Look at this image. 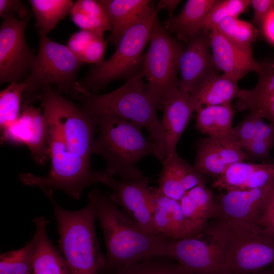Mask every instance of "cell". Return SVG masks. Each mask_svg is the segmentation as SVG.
Here are the masks:
<instances>
[{
	"mask_svg": "<svg viewBox=\"0 0 274 274\" xmlns=\"http://www.w3.org/2000/svg\"><path fill=\"white\" fill-rule=\"evenodd\" d=\"M104 235L106 263L101 274H113L152 257L166 256L169 239L147 232L98 188L89 194Z\"/></svg>",
	"mask_w": 274,
	"mask_h": 274,
	"instance_id": "6da1fadb",
	"label": "cell"
},
{
	"mask_svg": "<svg viewBox=\"0 0 274 274\" xmlns=\"http://www.w3.org/2000/svg\"><path fill=\"white\" fill-rule=\"evenodd\" d=\"M144 78L141 70L121 87L103 94L92 93L78 82L73 95L80 104V109L91 117L111 115L145 127L149 139L165 152V133L157 115L159 100Z\"/></svg>",
	"mask_w": 274,
	"mask_h": 274,
	"instance_id": "7a4b0ae2",
	"label": "cell"
},
{
	"mask_svg": "<svg viewBox=\"0 0 274 274\" xmlns=\"http://www.w3.org/2000/svg\"><path fill=\"white\" fill-rule=\"evenodd\" d=\"M94 118L99 132L92 153L104 158L105 172L109 177L124 178L142 175L136 164L146 156L153 155L161 161L164 159V150L143 135L141 126L111 115Z\"/></svg>",
	"mask_w": 274,
	"mask_h": 274,
	"instance_id": "3957f363",
	"label": "cell"
},
{
	"mask_svg": "<svg viewBox=\"0 0 274 274\" xmlns=\"http://www.w3.org/2000/svg\"><path fill=\"white\" fill-rule=\"evenodd\" d=\"M50 200L57 223L59 248L72 274H99L106 256L100 248L92 201L77 211L67 210L56 201L53 190H44Z\"/></svg>",
	"mask_w": 274,
	"mask_h": 274,
	"instance_id": "277c9868",
	"label": "cell"
},
{
	"mask_svg": "<svg viewBox=\"0 0 274 274\" xmlns=\"http://www.w3.org/2000/svg\"><path fill=\"white\" fill-rule=\"evenodd\" d=\"M49 144L51 166L46 177L30 173L19 174L24 184L45 189H57L75 199L79 200L87 187L96 183L106 184L108 175L105 172L95 171L88 161L72 152L59 131L49 124Z\"/></svg>",
	"mask_w": 274,
	"mask_h": 274,
	"instance_id": "5b68a950",
	"label": "cell"
},
{
	"mask_svg": "<svg viewBox=\"0 0 274 274\" xmlns=\"http://www.w3.org/2000/svg\"><path fill=\"white\" fill-rule=\"evenodd\" d=\"M157 11L153 9L123 35L117 48L107 60L96 65L82 79L79 85L94 94L110 82L117 79H131L141 70L144 50L149 43Z\"/></svg>",
	"mask_w": 274,
	"mask_h": 274,
	"instance_id": "8992f818",
	"label": "cell"
},
{
	"mask_svg": "<svg viewBox=\"0 0 274 274\" xmlns=\"http://www.w3.org/2000/svg\"><path fill=\"white\" fill-rule=\"evenodd\" d=\"M84 64L66 45L55 42L47 36H40L38 53L23 80V104L30 105L39 100L42 88L51 85H55L61 94H73L78 81V72Z\"/></svg>",
	"mask_w": 274,
	"mask_h": 274,
	"instance_id": "52a82bcc",
	"label": "cell"
},
{
	"mask_svg": "<svg viewBox=\"0 0 274 274\" xmlns=\"http://www.w3.org/2000/svg\"><path fill=\"white\" fill-rule=\"evenodd\" d=\"M228 241L227 230L215 221L195 236L169 238L166 256L178 262L187 274H227Z\"/></svg>",
	"mask_w": 274,
	"mask_h": 274,
	"instance_id": "ba28073f",
	"label": "cell"
},
{
	"mask_svg": "<svg viewBox=\"0 0 274 274\" xmlns=\"http://www.w3.org/2000/svg\"><path fill=\"white\" fill-rule=\"evenodd\" d=\"M39 100L48 124L59 131L68 148L90 161L97 126L94 118L51 86L42 88Z\"/></svg>",
	"mask_w": 274,
	"mask_h": 274,
	"instance_id": "9c48e42d",
	"label": "cell"
},
{
	"mask_svg": "<svg viewBox=\"0 0 274 274\" xmlns=\"http://www.w3.org/2000/svg\"><path fill=\"white\" fill-rule=\"evenodd\" d=\"M183 43L169 34L155 19L144 55L141 71L151 90L158 97L159 104L179 88V60Z\"/></svg>",
	"mask_w": 274,
	"mask_h": 274,
	"instance_id": "30bf717a",
	"label": "cell"
},
{
	"mask_svg": "<svg viewBox=\"0 0 274 274\" xmlns=\"http://www.w3.org/2000/svg\"><path fill=\"white\" fill-rule=\"evenodd\" d=\"M226 230L227 274H254L274 265V234L262 228Z\"/></svg>",
	"mask_w": 274,
	"mask_h": 274,
	"instance_id": "8fae6325",
	"label": "cell"
},
{
	"mask_svg": "<svg viewBox=\"0 0 274 274\" xmlns=\"http://www.w3.org/2000/svg\"><path fill=\"white\" fill-rule=\"evenodd\" d=\"M32 12L24 19L8 17L0 27V83L23 81L36 55L27 44L25 31Z\"/></svg>",
	"mask_w": 274,
	"mask_h": 274,
	"instance_id": "7c38bea8",
	"label": "cell"
},
{
	"mask_svg": "<svg viewBox=\"0 0 274 274\" xmlns=\"http://www.w3.org/2000/svg\"><path fill=\"white\" fill-rule=\"evenodd\" d=\"M273 189L274 182L259 188L228 191L217 196L216 221L229 230L262 228L258 220Z\"/></svg>",
	"mask_w": 274,
	"mask_h": 274,
	"instance_id": "4fadbf2b",
	"label": "cell"
},
{
	"mask_svg": "<svg viewBox=\"0 0 274 274\" xmlns=\"http://www.w3.org/2000/svg\"><path fill=\"white\" fill-rule=\"evenodd\" d=\"M2 144L25 145L39 165H44L50 158L49 128L42 108L23 104L18 119L1 130Z\"/></svg>",
	"mask_w": 274,
	"mask_h": 274,
	"instance_id": "5bb4252c",
	"label": "cell"
},
{
	"mask_svg": "<svg viewBox=\"0 0 274 274\" xmlns=\"http://www.w3.org/2000/svg\"><path fill=\"white\" fill-rule=\"evenodd\" d=\"M149 183L148 178L142 174L118 179L109 176L106 185L112 189L109 196L116 204L121 207L144 230L157 234L154 226Z\"/></svg>",
	"mask_w": 274,
	"mask_h": 274,
	"instance_id": "9a60e30c",
	"label": "cell"
},
{
	"mask_svg": "<svg viewBox=\"0 0 274 274\" xmlns=\"http://www.w3.org/2000/svg\"><path fill=\"white\" fill-rule=\"evenodd\" d=\"M186 45L179 60V89L190 94L208 78L220 71L211 52L209 33L202 30Z\"/></svg>",
	"mask_w": 274,
	"mask_h": 274,
	"instance_id": "2e32d148",
	"label": "cell"
},
{
	"mask_svg": "<svg viewBox=\"0 0 274 274\" xmlns=\"http://www.w3.org/2000/svg\"><path fill=\"white\" fill-rule=\"evenodd\" d=\"M209 38L215 64L223 74L238 81L250 72L261 71L263 62L254 59L252 48L233 43L216 29L209 33Z\"/></svg>",
	"mask_w": 274,
	"mask_h": 274,
	"instance_id": "e0dca14e",
	"label": "cell"
},
{
	"mask_svg": "<svg viewBox=\"0 0 274 274\" xmlns=\"http://www.w3.org/2000/svg\"><path fill=\"white\" fill-rule=\"evenodd\" d=\"M153 223L156 232L171 239L195 236L201 231L184 216L179 201L169 198L157 188L150 187Z\"/></svg>",
	"mask_w": 274,
	"mask_h": 274,
	"instance_id": "ac0fdd59",
	"label": "cell"
},
{
	"mask_svg": "<svg viewBox=\"0 0 274 274\" xmlns=\"http://www.w3.org/2000/svg\"><path fill=\"white\" fill-rule=\"evenodd\" d=\"M163 110L160 123L165 136V155L176 153L178 143L187 128L196 109L190 94L179 88L160 104Z\"/></svg>",
	"mask_w": 274,
	"mask_h": 274,
	"instance_id": "d6986e66",
	"label": "cell"
},
{
	"mask_svg": "<svg viewBox=\"0 0 274 274\" xmlns=\"http://www.w3.org/2000/svg\"><path fill=\"white\" fill-rule=\"evenodd\" d=\"M196 156L193 165L196 170L216 178L230 165L250 160L248 154L238 145L227 144L209 136L195 144Z\"/></svg>",
	"mask_w": 274,
	"mask_h": 274,
	"instance_id": "ffe728a7",
	"label": "cell"
},
{
	"mask_svg": "<svg viewBox=\"0 0 274 274\" xmlns=\"http://www.w3.org/2000/svg\"><path fill=\"white\" fill-rule=\"evenodd\" d=\"M158 180V190L164 195L179 201L187 191L205 184L201 174L177 154L165 155Z\"/></svg>",
	"mask_w": 274,
	"mask_h": 274,
	"instance_id": "44dd1931",
	"label": "cell"
},
{
	"mask_svg": "<svg viewBox=\"0 0 274 274\" xmlns=\"http://www.w3.org/2000/svg\"><path fill=\"white\" fill-rule=\"evenodd\" d=\"M274 182V162L255 163L240 161L230 165L212 186L214 188L248 190L259 188Z\"/></svg>",
	"mask_w": 274,
	"mask_h": 274,
	"instance_id": "7402d4cb",
	"label": "cell"
},
{
	"mask_svg": "<svg viewBox=\"0 0 274 274\" xmlns=\"http://www.w3.org/2000/svg\"><path fill=\"white\" fill-rule=\"evenodd\" d=\"M111 25L109 41L117 46L125 32L154 8L148 0H99Z\"/></svg>",
	"mask_w": 274,
	"mask_h": 274,
	"instance_id": "603a6c76",
	"label": "cell"
},
{
	"mask_svg": "<svg viewBox=\"0 0 274 274\" xmlns=\"http://www.w3.org/2000/svg\"><path fill=\"white\" fill-rule=\"evenodd\" d=\"M218 0H188L176 16L169 17L163 27L186 44L200 33L212 8Z\"/></svg>",
	"mask_w": 274,
	"mask_h": 274,
	"instance_id": "cb8c5ba5",
	"label": "cell"
},
{
	"mask_svg": "<svg viewBox=\"0 0 274 274\" xmlns=\"http://www.w3.org/2000/svg\"><path fill=\"white\" fill-rule=\"evenodd\" d=\"M33 222L37 239L28 274H72L63 257L48 237L46 227L49 221L39 216L34 218Z\"/></svg>",
	"mask_w": 274,
	"mask_h": 274,
	"instance_id": "d4e9b609",
	"label": "cell"
},
{
	"mask_svg": "<svg viewBox=\"0 0 274 274\" xmlns=\"http://www.w3.org/2000/svg\"><path fill=\"white\" fill-rule=\"evenodd\" d=\"M196 113L195 127L201 133L224 144L238 145L232 125L235 112L231 105L203 107Z\"/></svg>",
	"mask_w": 274,
	"mask_h": 274,
	"instance_id": "484cf974",
	"label": "cell"
},
{
	"mask_svg": "<svg viewBox=\"0 0 274 274\" xmlns=\"http://www.w3.org/2000/svg\"><path fill=\"white\" fill-rule=\"evenodd\" d=\"M238 82L223 74L210 76L190 94L196 112L203 107L231 105L240 90Z\"/></svg>",
	"mask_w": 274,
	"mask_h": 274,
	"instance_id": "4316f807",
	"label": "cell"
},
{
	"mask_svg": "<svg viewBox=\"0 0 274 274\" xmlns=\"http://www.w3.org/2000/svg\"><path fill=\"white\" fill-rule=\"evenodd\" d=\"M179 201L185 217L201 231L207 226L210 219L216 217L215 197L205 184L187 191Z\"/></svg>",
	"mask_w": 274,
	"mask_h": 274,
	"instance_id": "83f0119b",
	"label": "cell"
},
{
	"mask_svg": "<svg viewBox=\"0 0 274 274\" xmlns=\"http://www.w3.org/2000/svg\"><path fill=\"white\" fill-rule=\"evenodd\" d=\"M70 14L73 22L81 30L101 35L111 30L109 18L98 1L78 0Z\"/></svg>",
	"mask_w": 274,
	"mask_h": 274,
	"instance_id": "f1b7e54d",
	"label": "cell"
},
{
	"mask_svg": "<svg viewBox=\"0 0 274 274\" xmlns=\"http://www.w3.org/2000/svg\"><path fill=\"white\" fill-rule=\"evenodd\" d=\"M40 36H47L70 13L74 2L71 0H29Z\"/></svg>",
	"mask_w": 274,
	"mask_h": 274,
	"instance_id": "f546056e",
	"label": "cell"
},
{
	"mask_svg": "<svg viewBox=\"0 0 274 274\" xmlns=\"http://www.w3.org/2000/svg\"><path fill=\"white\" fill-rule=\"evenodd\" d=\"M235 109L241 112L248 111L267 119L274 127V94L251 89H240L236 99Z\"/></svg>",
	"mask_w": 274,
	"mask_h": 274,
	"instance_id": "4dcf8cb0",
	"label": "cell"
},
{
	"mask_svg": "<svg viewBox=\"0 0 274 274\" xmlns=\"http://www.w3.org/2000/svg\"><path fill=\"white\" fill-rule=\"evenodd\" d=\"M37 234L22 248L3 253L0 256V274H28L35 253Z\"/></svg>",
	"mask_w": 274,
	"mask_h": 274,
	"instance_id": "1f68e13d",
	"label": "cell"
},
{
	"mask_svg": "<svg viewBox=\"0 0 274 274\" xmlns=\"http://www.w3.org/2000/svg\"><path fill=\"white\" fill-rule=\"evenodd\" d=\"M216 29L229 41L248 48H252L258 35V30L252 23L238 17H230L223 20Z\"/></svg>",
	"mask_w": 274,
	"mask_h": 274,
	"instance_id": "d6a6232c",
	"label": "cell"
},
{
	"mask_svg": "<svg viewBox=\"0 0 274 274\" xmlns=\"http://www.w3.org/2000/svg\"><path fill=\"white\" fill-rule=\"evenodd\" d=\"M25 84L23 81L12 82L0 92L1 130L16 121L21 110Z\"/></svg>",
	"mask_w": 274,
	"mask_h": 274,
	"instance_id": "836d02e7",
	"label": "cell"
},
{
	"mask_svg": "<svg viewBox=\"0 0 274 274\" xmlns=\"http://www.w3.org/2000/svg\"><path fill=\"white\" fill-rule=\"evenodd\" d=\"M113 274H187L181 265L172 258L160 256L145 259L132 265L120 269Z\"/></svg>",
	"mask_w": 274,
	"mask_h": 274,
	"instance_id": "e575fe53",
	"label": "cell"
},
{
	"mask_svg": "<svg viewBox=\"0 0 274 274\" xmlns=\"http://www.w3.org/2000/svg\"><path fill=\"white\" fill-rule=\"evenodd\" d=\"M250 0L217 1L209 12L202 30L209 33L216 28L223 20L230 17H238L250 6Z\"/></svg>",
	"mask_w": 274,
	"mask_h": 274,
	"instance_id": "d590c367",
	"label": "cell"
},
{
	"mask_svg": "<svg viewBox=\"0 0 274 274\" xmlns=\"http://www.w3.org/2000/svg\"><path fill=\"white\" fill-rule=\"evenodd\" d=\"M107 41L104 35L98 34L93 39L84 51L80 61L84 63L96 65L102 63L106 50Z\"/></svg>",
	"mask_w": 274,
	"mask_h": 274,
	"instance_id": "8d00e7d4",
	"label": "cell"
},
{
	"mask_svg": "<svg viewBox=\"0 0 274 274\" xmlns=\"http://www.w3.org/2000/svg\"><path fill=\"white\" fill-rule=\"evenodd\" d=\"M234 133L237 144L243 149L255 137V115L250 113L234 127Z\"/></svg>",
	"mask_w": 274,
	"mask_h": 274,
	"instance_id": "74e56055",
	"label": "cell"
},
{
	"mask_svg": "<svg viewBox=\"0 0 274 274\" xmlns=\"http://www.w3.org/2000/svg\"><path fill=\"white\" fill-rule=\"evenodd\" d=\"M273 147L274 144L255 137L243 150L248 154L250 159L260 160L264 161V163H270L273 162L269 161L270 150Z\"/></svg>",
	"mask_w": 274,
	"mask_h": 274,
	"instance_id": "f35d334b",
	"label": "cell"
},
{
	"mask_svg": "<svg viewBox=\"0 0 274 274\" xmlns=\"http://www.w3.org/2000/svg\"><path fill=\"white\" fill-rule=\"evenodd\" d=\"M261 71L257 74L258 82L254 90L274 94V61L264 60Z\"/></svg>",
	"mask_w": 274,
	"mask_h": 274,
	"instance_id": "ab89813d",
	"label": "cell"
},
{
	"mask_svg": "<svg viewBox=\"0 0 274 274\" xmlns=\"http://www.w3.org/2000/svg\"><path fill=\"white\" fill-rule=\"evenodd\" d=\"M98 34L99 33L80 29L72 34L66 46L80 61V58L85 48L95 36Z\"/></svg>",
	"mask_w": 274,
	"mask_h": 274,
	"instance_id": "60d3db41",
	"label": "cell"
},
{
	"mask_svg": "<svg viewBox=\"0 0 274 274\" xmlns=\"http://www.w3.org/2000/svg\"><path fill=\"white\" fill-rule=\"evenodd\" d=\"M27 6L20 0H0V16L3 19L15 17L23 19L29 14Z\"/></svg>",
	"mask_w": 274,
	"mask_h": 274,
	"instance_id": "b9f144b4",
	"label": "cell"
},
{
	"mask_svg": "<svg viewBox=\"0 0 274 274\" xmlns=\"http://www.w3.org/2000/svg\"><path fill=\"white\" fill-rule=\"evenodd\" d=\"M254 14L252 23L259 27L268 14L274 9V0H250Z\"/></svg>",
	"mask_w": 274,
	"mask_h": 274,
	"instance_id": "7bdbcfd3",
	"label": "cell"
},
{
	"mask_svg": "<svg viewBox=\"0 0 274 274\" xmlns=\"http://www.w3.org/2000/svg\"><path fill=\"white\" fill-rule=\"evenodd\" d=\"M258 224L265 232L274 234V189L271 192L265 209L258 220Z\"/></svg>",
	"mask_w": 274,
	"mask_h": 274,
	"instance_id": "ee69618b",
	"label": "cell"
},
{
	"mask_svg": "<svg viewBox=\"0 0 274 274\" xmlns=\"http://www.w3.org/2000/svg\"><path fill=\"white\" fill-rule=\"evenodd\" d=\"M260 30L267 41L274 45V9L264 19Z\"/></svg>",
	"mask_w": 274,
	"mask_h": 274,
	"instance_id": "f6af8a7d",
	"label": "cell"
},
{
	"mask_svg": "<svg viewBox=\"0 0 274 274\" xmlns=\"http://www.w3.org/2000/svg\"><path fill=\"white\" fill-rule=\"evenodd\" d=\"M180 1L178 0H161L159 1L157 8L156 9L158 12L160 10L166 8L168 11L169 17L173 16V13L178 5L180 3Z\"/></svg>",
	"mask_w": 274,
	"mask_h": 274,
	"instance_id": "bcb514c9",
	"label": "cell"
},
{
	"mask_svg": "<svg viewBox=\"0 0 274 274\" xmlns=\"http://www.w3.org/2000/svg\"><path fill=\"white\" fill-rule=\"evenodd\" d=\"M254 274H274V265L270 268H267L261 270Z\"/></svg>",
	"mask_w": 274,
	"mask_h": 274,
	"instance_id": "7dc6e473",
	"label": "cell"
}]
</instances>
